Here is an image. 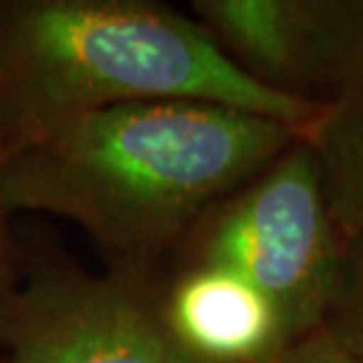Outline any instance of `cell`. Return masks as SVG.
<instances>
[{
	"label": "cell",
	"mask_w": 363,
	"mask_h": 363,
	"mask_svg": "<svg viewBox=\"0 0 363 363\" xmlns=\"http://www.w3.org/2000/svg\"><path fill=\"white\" fill-rule=\"evenodd\" d=\"M300 130L201 101H133L76 116L7 151L0 213L71 220L123 269L147 272Z\"/></svg>",
	"instance_id": "1"
},
{
	"label": "cell",
	"mask_w": 363,
	"mask_h": 363,
	"mask_svg": "<svg viewBox=\"0 0 363 363\" xmlns=\"http://www.w3.org/2000/svg\"><path fill=\"white\" fill-rule=\"evenodd\" d=\"M133 101H201L302 130L321 104L269 90L199 21L142 0L0 3L5 156L76 116Z\"/></svg>",
	"instance_id": "2"
},
{
	"label": "cell",
	"mask_w": 363,
	"mask_h": 363,
	"mask_svg": "<svg viewBox=\"0 0 363 363\" xmlns=\"http://www.w3.org/2000/svg\"><path fill=\"white\" fill-rule=\"evenodd\" d=\"M184 264H220L267 295L290 342L323 328L342 264L316 154L293 142L262 172L222 199L184 241Z\"/></svg>",
	"instance_id": "3"
},
{
	"label": "cell",
	"mask_w": 363,
	"mask_h": 363,
	"mask_svg": "<svg viewBox=\"0 0 363 363\" xmlns=\"http://www.w3.org/2000/svg\"><path fill=\"white\" fill-rule=\"evenodd\" d=\"M0 363H199L163 316L149 272L55 269L33 281L0 314Z\"/></svg>",
	"instance_id": "4"
},
{
	"label": "cell",
	"mask_w": 363,
	"mask_h": 363,
	"mask_svg": "<svg viewBox=\"0 0 363 363\" xmlns=\"http://www.w3.org/2000/svg\"><path fill=\"white\" fill-rule=\"evenodd\" d=\"M163 316L199 363H274L290 345L272 300L220 264H184L161 290Z\"/></svg>",
	"instance_id": "5"
},
{
	"label": "cell",
	"mask_w": 363,
	"mask_h": 363,
	"mask_svg": "<svg viewBox=\"0 0 363 363\" xmlns=\"http://www.w3.org/2000/svg\"><path fill=\"white\" fill-rule=\"evenodd\" d=\"M194 17L257 83L318 104L309 0H196Z\"/></svg>",
	"instance_id": "6"
},
{
	"label": "cell",
	"mask_w": 363,
	"mask_h": 363,
	"mask_svg": "<svg viewBox=\"0 0 363 363\" xmlns=\"http://www.w3.org/2000/svg\"><path fill=\"white\" fill-rule=\"evenodd\" d=\"M300 135L316 154L340 234L363 243V90L323 104Z\"/></svg>",
	"instance_id": "7"
},
{
	"label": "cell",
	"mask_w": 363,
	"mask_h": 363,
	"mask_svg": "<svg viewBox=\"0 0 363 363\" xmlns=\"http://www.w3.org/2000/svg\"><path fill=\"white\" fill-rule=\"evenodd\" d=\"M314 99L363 90V0H309Z\"/></svg>",
	"instance_id": "8"
},
{
	"label": "cell",
	"mask_w": 363,
	"mask_h": 363,
	"mask_svg": "<svg viewBox=\"0 0 363 363\" xmlns=\"http://www.w3.org/2000/svg\"><path fill=\"white\" fill-rule=\"evenodd\" d=\"M321 330L347 352L363 357V243L345 241L337 286Z\"/></svg>",
	"instance_id": "9"
},
{
	"label": "cell",
	"mask_w": 363,
	"mask_h": 363,
	"mask_svg": "<svg viewBox=\"0 0 363 363\" xmlns=\"http://www.w3.org/2000/svg\"><path fill=\"white\" fill-rule=\"evenodd\" d=\"M274 363H363V357L347 352L325 330L295 340Z\"/></svg>",
	"instance_id": "10"
},
{
	"label": "cell",
	"mask_w": 363,
	"mask_h": 363,
	"mask_svg": "<svg viewBox=\"0 0 363 363\" xmlns=\"http://www.w3.org/2000/svg\"><path fill=\"white\" fill-rule=\"evenodd\" d=\"M3 163H5V135H3V123H0V175H3Z\"/></svg>",
	"instance_id": "11"
}]
</instances>
